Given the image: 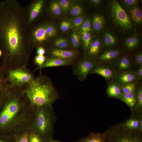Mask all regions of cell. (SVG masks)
Wrapping results in <instances>:
<instances>
[{
  "instance_id": "6da1fadb",
  "label": "cell",
  "mask_w": 142,
  "mask_h": 142,
  "mask_svg": "<svg viewBox=\"0 0 142 142\" xmlns=\"http://www.w3.org/2000/svg\"><path fill=\"white\" fill-rule=\"evenodd\" d=\"M24 8L16 0L0 3V47L1 66L5 70L27 67L32 53L28 40Z\"/></svg>"
},
{
  "instance_id": "7a4b0ae2",
  "label": "cell",
  "mask_w": 142,
  "mask_h": 142,
  "mask_svg": "<svg viewBox=\"0 0 142 142\" xmlns=\"http://www.w3.org/2000/svg\"><path fill=\"white\" fill-rule=\"evenodd\" d=\"M34 111L22 88L7 82L0 98V136L15 138L29 129Z\"/></svg>"
},
{
  "instance_id": "3957f363",
  "label": "cell",
  "mask_w": 142,
  "mask_h": 142,
  "mask_svg": "<svg viewBox=\"0 0 142 142\" xmlns=\"http://www.w3.org/2000/svg\"><path fill=\"white\" fill-rule=\"evenodd\" d=\"M22 89L33 108L52 107L58 98V92L50 79L41 73Z\"/></svg>"
},
{
  "instance_id": "277c9868",
  "label": "cell",
  "mask_w": 142,
  "mask_h": 142,
  "mask_svg": "<svg viewBox=\"0 0 142 142\" xmlns=\"http://www.w3.org/2000/svg\"><path fill=\"white\" fill-rule=\"evenodd\" d=\"M34 109L29 129L38 134L47 142L51 139L53 122L52 107H42Z\"/></svg>"
},
{
  "instance_id": "5b68a950",
  "label": "cell",
  "mask_w": 142,
  "mask_h": 142,
  "mask_svg": "<svg viewBox=\"0 0 142 142\" xmlns=\"http://www.w3.org/2000/svg\"><path fill=\"white\" fill-rule=\"evenodd\" d=\"M107 142H142V132L139 129H132L124 124H118L103 134Z\"/></svg>"
},
{
  "instance_id": "8992f818",
  "label": "cell",
  "mask_w": 142,
  "mask_h": 142,
  "mask_svg": "<svg viewBox=\"0 0 142 142\" xmlns=\"http://www.w3.org/2000/svg\"><path fill=\"white\" fill-rule=\"evenodd\" d=\"M5 75L7 82L22 88L35 78L33 73L27 67L5 70Z\"/></svg>"
},
{
  "instance_id": "52a82bcc",
  "label": "cell",
  "mask_w": 142,
  "mask_h": 142,
  "mask_svg": "<svg viewBox=\"0 0 142 142\" xmlns=\"http://www.w3.org/2000/svg\"><path fill=\"white\" fill-rule=\"evenodd\" d=\"M110 7L112 19L117 26L124 30L132 28V24L127 14L117 1H112Z\"/></svg>"
},
{
  "instance_id": "ba28073f",
  "label": "cell",
  "mask_w": 142,
  "mask_h": 142,
  "mask_svg": "<svg viewBox=\"0 0 142 142\" xmlns=\"http://www.w3.org/2000/svg\"><path fill=\"white\" fill-rule=\"evenodd\" d=\"M46 24H44L33 28L29 33H28V40L33 49L40 46V45L47 39L46 33Z\"/></svg>"
},
{
  "instance_id": "9c48e42d",
  "label": "cell",
  "mask_w": 142,
  "mask_h": 142,
  "mask_svg": "<svg viewBox=\"0 0 142 142\" xmlns=\"http://www.w3.org/2000/svg\"><path fill=\"white\" fill-rule=\"evenodd\" d=\"M97 66L96 62L90 59H83L75 64L73 68V73L80 81L86 79L90 71Z\"/></svg>"
},
{
  "instance_id": "30bf717a",
  "label": "cell",
  "mask_w": 142,
  "mask_h": 142,
  "mask_svg": "<svg viewBox=\"0 0 142 142\" xmlns=\"http://www.w3.org/2000/svg\"><path fill=\"white\" fill-rule=\"evenodd\" d=\"M44 3L43 0H34L28 4L26 12L27 25H30L37 17L41 11Z\"/></svg>"
},
{
  "instance_id": "8fae6325",
  "label": "cell",
  "mask_w": 142,
  "mask_h": 142,
  "mask_svg": "<svg viewBox=\"0 0 142 142\" xmlns=\"http://www.w3.org/2000/svg\"><path fill=\"white\" fill-rule=\"evenodd\" d=\"M114 78L121 86L127 83H136L139 79L135 72L127 70L116 73Z\"/></svg>"
},
{
  "instance_id": "7c38bea8",
  "label": "cell",
  "mask_w": 142,
  "mask_h": 142,
  "mask_svg": "<svg viewBox=\"0 0 142 142\" xmlns=\"http://www.w3.org/2000/svg\"><path fill=\"white\" fill-rule=\"evenodd\" d=\"M49 58H54L62 60L72 61L77 55L74 50H69L57 48L52 49L48 51Z\"/></svg>"
},
{
  "instance_id": "4fadbf2b",
  "label": "cell",
  "mask_w": 142,
  "mask_h": 142,
  "mask_svg": "<svg viewBox=\"0 0 142 142\" xmlns=\"http://www.w3.org/2000/svg\"><path fill=\"white\" fill-rule=\"evenodd\" d=\"M95 74L101 75L106 80H109L115 77L116 73L114 69L106 65L97 66L93 68L89 74Z\"/></svg>"
},
{
  "instance_id": "5bb4252c",
  "label": "cell",
  "mask_w": 142,
  "mask_h": 142,
  "mask_svg": "<svg viewBox=\"0 0 142 142\" xmlns=\"http://www.w3.org/2000/svg\"><path fill=\"white\" fill-rule=\"evenodd\" d=\"M106 93L109 97L120 99L122 95L121 85L116 81H112L108 84Z\"/></svg>"
},
{
  "instance_id": "9a60e30c",
  "label": "cell",
  "mask_w": 142,
  "mask_h": 142,
  "mask_svg": "<svg viewBox=\"0 0 142 142\" xmlns=\"http://www.w3.org/2000/svg\"><path fill=\"white\" fill-rule=\"evenodd\" d=\"M73 62L72 61L62 60L54 58H47L43 64L42 69L50 67L69 65Z\"/></svg>"
},
{
  "instance_id": "2e32d148",
  "label": "cell",
  "mask_w": 142,
  "mask_h": 142,
  "mask_svg": "<svg viewBox=\"0 0 142 142\" xmlns=\"http://www.w3.org/2000/svg\"><path fill=\"white\" fill-rule=\"evenodd\" d=\"M120 52L119 49L111 50L105 51L99 57V60L102 62L109 61L116 58Z\"/></svg>"
},
{
  "instance_id": "e0dca14e",
  "label": "cell",
  "mask_w": 142,
  "mask_h": 142,
  "mask_svg": "<svg viewBox=\"0 0 142 142\" xmlns=\"http://www.w3.org/2000/svg\"><path fill=\"white\" fill-rule=\"evenodd\" d=\"M128 12L133 21L138 24L141 23L142 21L141 12L137 5L129 8Z\"/></svg>"
},
{
  "instance_id": "ac0fdd59",
  "label": "cell",
  "mask_w": 142,
  "mask_h": 142,
  "mask_svg": "<svg viewBox=\"0 0 142 142\" xmlns=\"http://www.w3.org/2000/svg\"><path fill=\"white\" fill-rule=\"evenodd\" d=\"M129 107H134L136 103V97L135 92L122 94L120 99Z\"/></svg>"
},
{
  "instance_id": "d6986e66",
  "label": "cell",
  "mask_w": 142,
  "mask_h": 142,
  "mask_svg": "<svg viewBox=\"0 0 142 142\" xmlns=\"http://www.w3.org/2000/svg\"><path fill=\"white\" fill-rule=\"evenodd\" d=\"M81 142H107L103 134L92 133L89 135L82 139Z\"/></svg>"
},
{
  "instance_id": "ffe728a7",
  "label": "cell",
  "mask_w": 142,
  "mask_h": 142,
  "mask_svg": "<svg viewBox=\"0 0 142 142\" xmlns=\"http://www.w3.org/2000/svg\"><path fill=\"white\" fill-rule=\"evenodd\" d=\"M131 66V63L129 59L126 56H124L119 60L116 67L119 72H120L128 70Z\"/></svg>"
},
{
  "instance_id": "44dd1931",
  "label": "cell",
  "mask_w": 142,
  "mask_h": 142,
  "mask_svg": "<svg viewBox=\"0 0 142 142\" xmlns=\"http://www.w3.org/2000/svg\"><path fill=\"white\" fill-rule=\"evenodd\" d=\"M105 23L104 17L102 15H97L93 17V25L94 30L99 31L101 30Z\"/></svg>"
},
{
  "instance_id": "7402d4cb",
  "label": "cell",
  "mask_w": 142,
  "mask_h": 142,
  "mask_svg": "<svg viewBox=\"0 0 142 142\" xmlns=\"http://www.w3.org/2000/svg\"><path fill=\"white\" fill-rule=\"evenodd\" d=\"M101 44L99 39H97L94 41L89 46V54L90 57L97 55L99 52Z\"/></svg>"
},
{
  "instance_id": "603a6c76",
  "label": "cell",
  "mask_w": 142,
  "mask_h": 142,
  "mask_svg": "<svg viewBox=\"0 0 142 142\" xmlns=\"http://www.w3.org/2000/svg\"><path fill=\"white\" fill-rule=\"evenodd\" d=\"M104 45L106 47H111L115 45L116 40L115 38L108 31L106 32L104 36Z\"/></svg>"
},
{
  "instance_id": "cb8c5ba5",
  "label": "cell",
  "mask_w": 142,
  "mask_h": 142,
  "mask_svg": "<svg viewBox=\"0 0 142 142\" xmlns=\"http://www.w3.org/2000/svg\"><path fill=\"white\" fill-rule=\"evenodd\" d=\"M136 83H130L121 86L122 94L135 92L136 89Z\"/></svg>"
},
{
  "instance_id": "d4e9b609",
  "label": "cell",
  "mask_w": 142,
  "mask_h": 142,
  "mask_svg": "<svg viewBox=\"0 0 142 142\" xmlns=\"http://www.w3.org/2000/svg\"><path fill=\"white\" fill-rule=\"evenodd\" d=\"M124 125L126 127L130 129H139V120L134 117L130 118L126 121Z\"/></svg>"
},
{
  "instance_id": "484cf974",
  "label": "cell",
  "mask_w": 142,
  "mask_h": 142,
  "mask_svg": "<svg viewBox=\"0 0 142 142\" xmlns=\"http://www.w3.org/2000/svg\"><path fill=\"white\" fill-rule=\"evenodd\" d=\"M139 42L138 38L135 37L128 38L124 41L125 44L127 47L130 49L134 48L137 46Z\"/></svg>"
},
{
  "instance_id": "4316f807",
  "label": "cell",
  "mask_w": 142,
  "mask_h": 142,
  "mask_svg": "<svg viewBox=\"0 0 142 142\" xmlns=\"http://www.w3.org/2000/svg\"><path fill=\"white\" fill-rule=\"evenodd\" d=\"M47 58L46 57L45 55H37L35 56L34 60V63L36 66V67L34 69V70L38 69L41 70Z\"/></svg>"
},
{
  "instance_id": "83f0119b",
  "label": "cell",
  "mask_w": 142,
  "mask_h": 142,
  "mask_svg": "<svg viewBox=\"0 0 142 142\" xmlns=\"http://www.w3.org/2000/svg\"><path fill=\"white\" fill-rule=\"evenodd\" d=\"M5 75V70L0 66V98L7 84Z\"/></svg>"
},
{
  "instance_id": "f1b7e54d",
  "label": "cell",
  "mask_w": 142,
  "mask_h": 142,
  "mask_svg": "<svg viewBox=\"0 0 142 142\" xmlns=\"http://www.w3.org/2000/svg\"><path fill=\"white\" fill-rule=\"evenodd\" d=\"M81 34V37L82 40L84 48L85 49H87L90 45L91 39L90 34L89 32H84Z\"/></svg>"
},
{
  "instance_id": "f546056e",
  "label": "cell",
  "mask_w": 142,
  "mask_h": 142,
  "mask_svg": "<svg viewBox=\"0 0 142 142\" xmlns=\"http://www.w3.org/2000/svg\"><path fill=\"white\" fill-rule=\"evenodd\" d=\"M54 46L58 49H63L68 48L69 44L67 40L65 38H60L54 41Z\"/></svg>"
},
{
  "instance_id": "4dcf8cb0",
  "label": "cell",
  "mask_w": 142,
  "mask_h": 142,
  "mask_svg": "<svg viewBox=\"0 0 142 142\" xmlns=\"http://www.w3.org/2000/svg\"><path fill=\"white\" fill-rule=\"evenodd\" d=\"M136 94V106L139 109L142 108V87L141 84L139 85Z\"/></svg>"
},
{
  "instance_id": "1f68e13d",
  "label": "cell",
  "mask_w": 142,
  "mask_h": 142,
  "mask_svg": "<svg viewBox=\"0 0 142 142\" xmlns=\"http://www.w3.org/2000/svg\"><path fill=\"white\" fill-rule=\"evenodd\" d=\"M49 8L51 12L55 15L58 16L61 13V8L58 2L55 1L51 2Z\"/></svg>"
},
{
  "instance_id": "d6a6232c",
  "label": "cell",
  "mask_w": 142,
  "mask_h": 142,
  "mask_svg": "<svg viewBox=\"0 0 142 142\" xmlns=\"http://www.w3.org/2000/svg\"><path fill=\"white\" fill-rule=\"evenodd\" d=\"M28 142H45L38 134L30 131Z\"/></svg>"
},
{
  "instance_id": "836d02e7",
  "label": "cell",
  "mask_w": 142,
  "mask_h": 142,
  "mask_svg": "<svg viewBox=\"0 0 142 142\" xmlns=\"http://www.w3.org/2000/svg\"><path fill=\"white\" fill-rule=\"evenodd\" d=\"M46 33L48 39L54 36L56 34V31L55 28L52 25L46 24Z\"/></svg>"
},
{
  "instance_id": "e575fe53",
  "label": "cell",
  "mask_w": 142,
  "mask_h": 142,
  "mask_svg": "<svg viewBox=\"0 0 142 142\" xmlns=\"http://www.w3.org/2000/svg\"><path fill=\"white\" fill-rule=\"evenodd\" d=\"M30 132L29 129L19 136L15 138V142H28V136Z\"/></svg>"
},
{
  "instance_id": "d590c367",
  "label": "cell",
  "mask_w": 142,
  "mask_h": 142,
  "mask_svg": "<svg viewBox=\"0 0 142 142\" xmlns=\"http://www.w3.org/2000/svg\"><path fill=\"white\" fill-rule=\"evenodd\" d=\"M82 8L80 6L76 5L73 6L70 10V14L73 16H78L83 12Z\"/></svg>"
},
{
  "instance_id": "8d00e7d4",
  "label": "cell",
  "mask_w": 142,
  "mask_h": 142,
  "mask_svg": "<svg viewBox=\"0 0 142 142\" xmlns=\"http://www.w3.org/2000/svg\"><path fill=\"white\" fill-rule=\"evenodd\" d=\"M71 41L73 46L77 48L79 45L80 37L79 34L76 32L73 31L71 36Z\"/></svg>"
},
{
  "instance_id": "74e56055",
  "label": "cell",
  "mask_w": 142,
  "mask_h": 142,
  "mask_svg": "<svg viewBox=\"0 0 142 142\" xmlns=\"http://www.w3.org/2000/svg\"><path fill=\"white\" fill-rule=\"evenodd\" d=\"M84 18L82 16H78L74 19L72 24L73 29H75L80 26L84 22Z\"/></svg>"
},
{
  "instance_id": "f35d334b",
  "label": "cell",
  "mask_w": 142,
  "mask_h": 142,
  "mask_svg": "<svg viewBox=\"0 0 142 142\" xmlns=\"http://www.w3.org/2000/svg\"><path fill=\"white\" fill-rule=\"evenodd\" d=\"M91 23L89 20H87L83 22L80 30V33L84 32H89L91 31Z\"/></svg>"
},
{
  "instance_id": "ab89813d",
  "label": "cell",
  "mask_w": 142,
  "mask_h": 142,
  "mask_svg": "<svg viewBox=\"0 0 142 142\" xmlns=\"http://www.w3.org/2000/svg\"><path fill=\"white\" fill-rule=\"evenodd\" d=\"M58 3L61 8L64 11H68L70 7L71 3L68 0H60Z\"/></svg>"
},
{
  "instance_id": "60d3db41",
  "label": "cell",
  "mask_w": 142,
  "mask_h": 142,
  "mask_svg": "<svg viewBox=\"0 0 142 142\" xmlns=\"http://www.w3.org/2000/svg\"><path fill=\"white\" fill-rule=\"evenodd\" d=\"M124 5L126 8H130L138 4V1L137 0H123L121 1Z\"/></svg>"
},
{
  "instance_id": "b9f144b4",
  "label": "cell",
  "mask_w": 142,
  "mask_h": 142,
  "mask_svg": "<svg viewBox=\"0 0 142 142\" xmlns=\"http://www.w3.org/2000/svg\"><path fill=\"white\" fill-rule=\"evenodd\" d=\"M71 27V23L68 21H63L61 23L60 28L61 30L63 31H67Z\"/></svg>"
},
{
  "instance_id": "7bdbcfd3",
  "label": "cell",
  "mask_w": 142,
  "mask_h": 142,
  "mask_svg": "<svg viewBox=\"0 0 142 142\" xmlns=\"http://www.w3.org/2000/svg\"><path fill=\"white\" fill-rule=\"evenodd\" d=\"M135 62L137 65L139 66L142 65V54L140 53L136 54L135 57Z\"/></svg>"
},
{
  "instance_id": "ee69618b",
  "label": "cell",
  "mask_w": 142,
  "mask_h": 142,
  "mask_svg": "<svg viewBox=\"0 0 142 142\" xmlns=\"http://www.w3.org/2000/svg\"><path fill=\"white\" fill-rule=\"evenodd\" d=\"M36 48L37 55H44V54L46 53L45 49L43 46H39Z\"/></svg>"
},
{
  "instance_id": "f6af8a7d",
  "label": "cell",
  "mask_w": 142,
  "mask_h": 142,
  "mask_svg": "<svg viewBox=\"0 0 142 142\" xmlns=\"http://www.w3.org/2000/svg\"><path fill=\"white\" fill-rule=\"evenodd\" d=\"M15 138H6L0 136V142H15Z\"/></svg>"
},
{
  "instance_id": "bcb514c9",
  "label": "cell",
  "mask_w": 142,
  "mask_h": 142,
  "mask_svg": "<svg viewBox=\"0 0 142 142\" xmlns=\"http://www.w3.org/2000/svg\"><path fill=\"white\" fill-rule=\"evenodd\" d=\"M139 80L142 79V65L139 66V68L135 72Z\"/></svg>"
},
{
  "instance_id": "7dc6e473",
  "label": "cell",
  "mask_w": 142,
  "mask_h": 142,
  "mask_svg": "<svg viewBox=\"0 0 142 142\" xmlns=\"http://www.w3.org/2000/svg\"><path fill=\"white\" fill-rule=\"evenodd\" d=\"M90 2V3L95 5H97L100 4L101 1L100 0H91Z\"/></svg>"
},
{
  "instance_id": "c3c4849f",
  "label": "cell",
  "mask_w": 142,
  "mask_h": 142,
  "mask_svg": "<svg viewBox=\"0 0 142 142\" xmlns=\"http://www.w3.org/2000/svg\"><path fill=\"white\" fill-rule=\"evenodd\" d=\"M139 119V129L140 131L142 132V117L141 115L140 116Z\"/></svg>"
},
{
  "instance_id": "681fc988",
  "label": "cell",
  "mask_w": 142,
  "mask_h": 142,
  "mask_svg": "<svg viewBox=\"0 0 142 142\" xmlns=\"http://www.w3.org/2000/svg\"><path fill=\"white\" fill-rule=\"evenodd\" d=\"M47 142H61L58 141V140H52V139H51L50 140H49Z\"/></svg>"
},
{
  "instance_id": "f907efd6",
  "label": "cell",
  "mask_w": 142,
  "mask_h": 142,
  "mask_svg": "<svg viewBox=\"0 0 142 142\" xmlns=\"http://www.w3.org/2000/svg\"><path fill=\"white\" fill-rule=\"evenodd\" d=\"M2 54V52L1 51V50L0 49V57L1 56Z\"/></svg>"
},
{
  "instance_id": "816d5d0a",
  "label": "cell",
  "mask_w": 142,
  "mask_h": 142,
  "mask_svg": "<svg viewBox=\"0 0 142 142\" xmlns=\"http://www.w3.org/2000/svg\"><path fill=\"white\" fill-rule=\"evenodd\" d=\"M80 142H81L80 141Z\"/></svg>"
}]
</instances>
